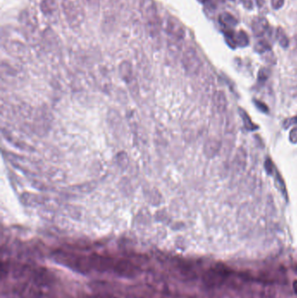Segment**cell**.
Instances as JSON below:
<instances>
[{"label": "cell", "instance_id": "30bf717a", "mask_svg": "<svg viewBox=\"0 0 297 298\" xmlns=\"http://www.w3.org/2000/svg\"><path fill=\"white\" fill-rule=\"evenodd\" d=\"M216 97L218 98L216 99V106L218 107V108H224L226 107V99L224 95L220 93L216 94Z\"/></svg>", "mask_w": 297, "mask_h": 298}, {"label": "cell", "instance_id": "4fadbf2b", "mask_svg": "<svg viewBox=\"0 0 297 298\" xmlns=\"http://www.w3.org/2000/svg\"><path fill=\"white\" fill-rule=\"evenodd\" d=\"M242 4L246 9H252L254 7V0H242Z\"/></svg>", "mask_w": 297, "mask_h": 298}, {"label": "cell", "instance_id": "52a82bcc", "mask_svg": "<svg viewBox=\"0 0 297 298\" xmlns=\"http://www.w3.org/2000/svg\"><path fill=\"white\" fill-rule=\"evenodd\" d=\"M219 21L224 28L227 29V31H231V29L235 27L238 24L237 19L228 13H221L219 17Z\"/></svg>", "mask_w": 297, "mask_h": 298}, {"label": "cell", "instance_id": "9a60e30c", "mask_svg": "<svg viewBox=\"0 0 297 298\" xmlns=\"http://www.w3.org/2000/svg\"><path fill=\"white\" fill-rule=\"evenodd\" d=\"M201 3L205 5L206 7H212L213 0H198Z\"/></svg>", "mask_w": 297, "mask_h": 298}, {"label": "cell", "instance_id": "8fae6325", "mask_svg": "<svg viewBox=\"0 0 297 298\" xmlns=\"http://www.w3.org/2000/svg\"><path fill=\"white\" fill-rule=\"evenodd\" d=\"M269 49V45L266 43L265 40H261L258 42V44L256 45V50L258 51L259 53H263Z\"/></svg>", "mask_w": 297, "mask_h": 298}, {"label": "cell", "instance_id": "e0dca14e", "mask_svg": "<svg viewBox=\"0 0 297 298\" xmlns=\"http://www.w3.org/2000/svg\"><path fill=\"white\" fill-rule=\"evenodd\" d=\"M294 45H295V47H297V34L295 35V36H294Z\"/></svg>", "mask_w": 297, "mask_h": 298}, {"label": "cell", "instance_id": "7a4b0ae2", "mask_svg": "<svg viewBox=\"0 0 297 298\" xmlns=\"http://www.w3.org/2000/svg\"><path fill=\"white\" fill-rule=\"evenodd\" d=\"M165 32L168 38V47L174 53H179L186 36L183 25L176 18L168 16L165 20Z\"/></svg>", "mask_w": 297, "mask_h": 298}, {"label": "cell", "instance_id": "6da1fadb", "mask_svg": "<svg viewBox=\"0 0 297 298\" xmlns=\"http://www.w3.org/2000/svg\"><path fill=\"white\" fill-rule=\"evenodd\" d=\"M140 13L145 31L149 37L158 38L161 33V19L159 17L158 10L154 0H142L140 5Z\"/></svg>", "mask_w": 297, "mask_h": 298}, {"label": "cell", "instance_id": "5bb4252c", "mask_svg": "<svg viewBox=\"0 0 297 298\" xmlns=\"http://www.w3.org/2000/svg\"><path fill=\"white\" fill-rule=\"evenodd\" d=\"M290 140L293 141V142L297 141V126L295 129H293V130L291 131Z\"/></svg>", "mask_w": 297, "mask_h": 298}, {"label": "cell", "instance_id": "9c48e42d", "mask_svg": "<svg viewBox=\"0 0 297 298\" xmlns=\"http://www.w3.org/2000/svg\"><path fill=\"white\" fill-rule=\"evenodd\" d=\"M276 38H277L279 44H280L281 47H284V48L288 47L289 39H288V36L286 34L284 30L281 29V27L277 28V31H276Z\"/></svg>", "mask_w": 297, "mask_h": 298}, {"label": "cell", "instance_id": "2e32d148", "mask_svg": "<svg viewBox=\"0 0 297 298\" xmlns=\"http://www.w3.org/2000/svg\"><path fill=\"white\" fill-rule=\"evenodd\" d=\"M86 1H87L89 5L92 6V7L97 8V7H98V0H86Z\"/></svg>", "mask_w": 297, "mask_h": 298}, {"label": "cell", "instance_id": "5b68a950", "mask_svg": "<svg viewBox=\"0 0 297 298\" xmlns=\"http://www.w3.org/2000/svg\"><path fill=\"white\" fill-rule=\"evenodd\" d=\"M40 10L49 21L57 22L60 17V12L57 2L55 0H43L40 4Z\"/></svg>", "mask_w": 297, "mask_h": 298}, {"label": "cell", "instance_id": "8992f818", "mask_svg": "<svg viewBox=\"0 0 297 298\" xmlns=\"http://www.w3.org/2000/svg\"><path fill=\"white\" fill-rule=\"evenodd\" d=\"M269 23L263 17H256L252 22V31L257 37H263L269 31Z\"/></svg>", "mask_w": 297, "mask_h": 298}, {"label": "cell", "instance_id": "7c38bea8", "mask_svg": "<svg viewBox=\"0 0 297 298\" xmlns=\"http://www.w3.org/2000/svg\"><path fill=\"white\" fill-rule=\"evenodd\" d=\"M285 0H271L272 8L275 10H279L284 6Z\"/></svg>", "mask_w": 297, "mask_h": 298}, {"label": "cell", "instance_id": "ba28073f", "mask_svg": "<svg viewBox=\"0 0 297 298\" xmlns=\"http://www.w3.org/2000/svg\"><path fill=\"white\" fill-rule=\"evenodd\" d=\"M249 37L246 32L243 31H240L237 33H234V47H245L249 45Z\"/></svg>", "mask_w": 297, "mask_h": 298}, {"label": "cell", "instance_id": "3957f363", "mask_svg": "<svg viewBox=\"0 0 297 298\" xmlns=\"http://www.w3.org/2000/svg\"><path fill=\"white\" fill-rule=\"evenodd\" d=\"M62 9L68 25L78 28L85 19L84 0H62Z\"/></svg>", "mask_w": 297, "mask_h": 298}, {"label": "cell", "instance_id": "277c9868", "mask_svg": "<svg viewBox=\"0 0 297 298\" xmlns=\"http://www.w3.org/2000/svg\"><path fill=\"white\" fill-rule=\"evenodd\" d=\"M181 62L184 69L190 75H196L201 71L203 66L202 60L200 59L197 52L194 50V48L191 47H187V49L184 51Z\"/></svg>", "mask_w": 297, "mask_h": 298}]
</instances>
